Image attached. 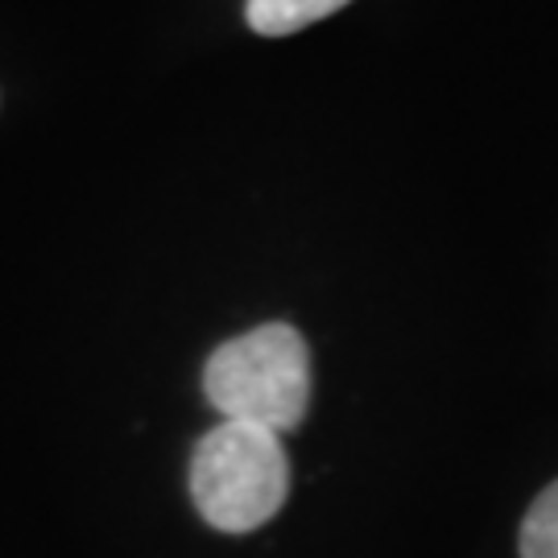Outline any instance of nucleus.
Returning a JSON list of instances; mask_svg holds the SVG:
<instances>
[{"instance_id":"obj_2","label":"nucleus","mask_w":558,"mask_h":558,"mask_svg":"<svg viewBox=\"0 0 558 558\" xmlns=\"http://www.w3.org/2000/svg\"><path fill=\"white\" fill-rule=\"evenodd\" d=\"M290 493V459L274 430L220 422L195 442L191 500L220 534H253L278 518Z\"/></svg>"},{"instance_id":"obj_3","label":"nucleus","mask_w":558,"mask_h":558,"mask_svg":"<svg viewBox=\"0 0 558 558\" xmlns=\"http://www.w3.org/2000/svg\"><path fill=\"white\" fill-rule=\"evenodd\" d=\"M343 4H352V0H248L244 17H248V29L260 38H286V34H299L306 25L339 13Z\"/></svg>"},{"instance_id":"obj_1","label":"nucleus","mask_w":558,"mask_h":558,"mask_svg":"<svg viewBox=\"0 0 558 558\" xmlns=\"http://www.w3.org/2000/svg\"><path fill=\"white\" fill-rule=\"evenodd\" d=\"M203 393L223 422L294 430L311 410V352L290 323H265L220 343L203 368Z\"/></svg>"},{"instance_id":"obj_4","label":"nucleus","mask_w":558,"mask_h":558,"mask_svg":"<svg viewBox=\"0 0 558 558\" xmlns=\"http://www.w3.org/2000/svg\"><path fill=\"white\" fill-rule=\"evenodd\" d=\"M521 558H558V480L542 488L521 521Z\"/></svg>"}]
</instances>
